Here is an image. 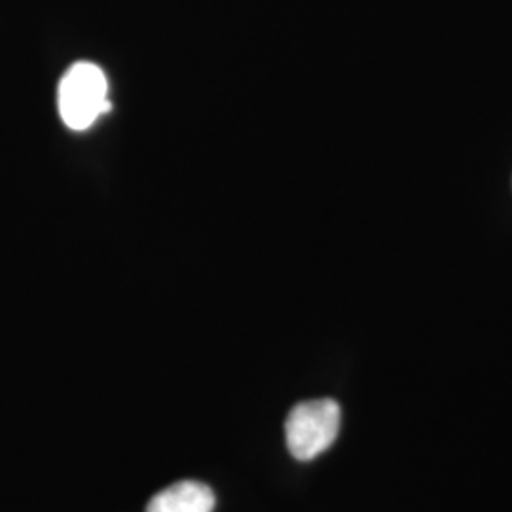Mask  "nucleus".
I'll return each mask as SVG.
<instances>
[{"label": "nucleus", "instance_id": "obj_1", "mask_svg": "<svg viewBox=\"0 0 512 512\" xmlns=\"http://www.w3.org/2000/svg\"><path fill=\"white\" fill-rule=\"evenodd\" d=\"M57 107L65 126L86 131L110 110L109 82L101 67L88 61L74 63L57 92Z\"/></svg>", "mask_w": 512, "mask_h": 512}, {"label": "nucleus", "instance_id": "obj_2", "mask_svg": "<svg viewBox=\"0 0 512 512\" xmlns=\"http://www.w3.org/2000/svg\"><path fill=\"white\" fill-rule=\"evenodd\" d=\"M340 421V404L332 399L296 404L285 423L287 446L293 458L311 461L329 450L340 433Z\"/></svg>", "mask_w": 512, "mask_h": 512}, {"label": "nucleus", "instance_id": "obj_3", "mask_svg": "<svg viewBox=\"0 0 512 512\" xmlns=\"http://www.w3.org/2000/svg\"><path fill=\"white\" fill-rule=\"evenodd\" d=\"M215 494L196 480H181L154 495L147 512H213Z\"/></svg>", "mask_w": 512, "mask_h": 512}]
</instances>
